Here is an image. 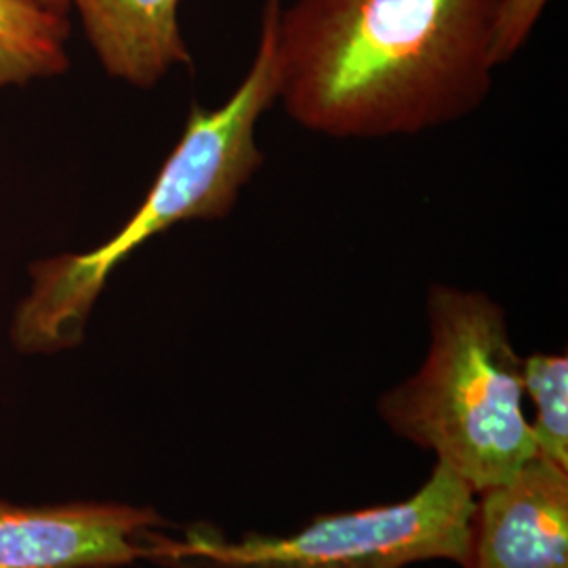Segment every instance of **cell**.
Listing matches in <instances>:
<instances>
[{
  "label": "cell",
  "mask_w": 568,
  "mask_h": 568,
  "mask_svg": "<svg viewBox=\"0 0 568 568\" xmlns=\"http://www.w3.org/2000/svg\"><path fill=\"white\" fill-rule=\"evenodd\" d=\"M508 0H278L276 102L331 140L419 135L487 102Z\"/></svg>",
  "instance_id": "cell-1"
},
{
  "label": "cell",
  "mask_w": 568,
  "mask_h": 568,
  "mask_svg": "<svg viewBox=\"0 0 568 568\" xmlns=\"http://www.w3.org/2000/svg\"><path fill=\"white\" fill-rule=\"evenodd\" d=\"M265 0L255 58L230 100L204 110L192 105L182 138L164 161L140 209L105 243L30 267L32 286L11 325L23 354H55L84 339L87 323L112 272L150 239L182 222L224 220L264 166L257 122L276 102L274 13Z\"/></svg>",
  "instance_id": "cell-2"
},
{
  "label": "cell",
  "mask_w": 568,
  "mask_h": 568,
  "mask_svg": "<svg viewBox=\"0 0 568 568\" xmlns=\"http://www.w3.org/2000/svg\"><path fill=\"white\" fill-rule=\"evenodd\" d=\"M426 316L424 363L382 394L377 413L396 436L436 453L438 464L480 493L537 455L523 356L504 305L485 291L434 283Z\"/></svg>",
  "instance_id": "cell-3"
},
{
  "label": "cell",
  "mask_w": 568,
  "mask_h": 568,
  "mask_svg": "<svg viewBox=\"0 0 568 568\" xmlns=\"http://www.w3.org/2000/svg\"><path fill=\"white\" fill-rule=\"evenodd\" d=\"M476 493L436 464L408 499L316 516L291 535H246L227 541L194 532L185 541L161 535L154 560L182 568H406L426 560L464 567Z\"/></svg>",
  "instance_id": "cell-4"
},
{
  "label": "cell",
  "mask_w": 568,
  "mask_h": 568,
  "mask_svg": "<svg viewBox=\"0 0 568 568\" xmlns=\"http://www.w3.org/2000/svg\"><path fill=\"white\" fill-rule=\"evenodd\" d=\"M166 525L156 509L116 501H0V568L126 567L154 558Z\"/></svg>",
  "instance_id": "cell-5"
},
{
  "label": "cell",
  "mask_w": 568,
  "mask_h": 568,
  "mask_svg": "<svg viewBox=\"0 0 568 568\" xmlns=\"http://www.w3.org/2000/svg\"><path fill=\"white\" fill-rule=\"evenodd\" d=\"M476 495L464 568H568V469L535 455Z\"/></svg>",
  "instance_id": "cell-6"
},
{
  "label": "cell",
  "mask_w": 568,
  "mask_h": 568,
  "mask_svg": "<svg viewBox=\"0 0 568 568\" xmlns=\"http://www.w3.org/2000/svg\"><path fill=\"white\" fill-rule=\"evenodd\" d=\"M103 70L138 89H152L192 65L180 28L182 0H70Z\"/></svg>",
  "instance_id": "cell-7"
},
{
  "label": "cell",
  "mask_w": 568,
  "mask_h": 568,
  "mask_svg": "<svg viewBox=\"0 0 568 568\" xmlns=\"http://www.w3.org/2000/svg\"><path fill=\"white\" fill-rule=\"evenodd\" d=\"M70 20L26 0H0V89L60 77L70 68Z\"/></svg>",
  "instance_id": "cell-8"
},
{
  "label": "cell",
  "mask_w": 568,
  "mask_h": 568,
  "mask_svg": "<svg viewBox=\"0 0 568 568\" xmlns=\"http://www.w3.org/2000/svg\"><path fill=\"white\" fill-rule=\"evenodd\" d=\"M523 392L535 406V419L528 424L537 455L568 469L567 354L523 356Z\"/></svg>",
  "instance_id": "cell-9"
},
{
  "label": "cell",
  "mask_w": 568,
  "mask_h": 568,
  "mask_svg": "<svg viewBox=\"0 0 568 568\" xmlns=\"http://www.w3.org/2000/svg\"><path fill=\"white\" fill-rule=\"evenodd\" d=\"M26 2L39 7V9L47 11V13H53L58 18H63V20H68V16L72 11V2L70 0H26Z\"/></svg>",
  "instance_id": "cell-10"
}]
</instances>
